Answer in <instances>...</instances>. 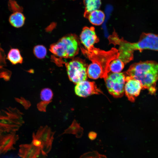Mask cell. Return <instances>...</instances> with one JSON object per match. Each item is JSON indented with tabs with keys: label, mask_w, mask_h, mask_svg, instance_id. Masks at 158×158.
<instances>
[{
	"label": "cell",
	"mask_w": 158,
	"mask_h": 158,
	"mask_svg": "<svg viewBox=\"0 0 158 158\" xmlns=\"http://www.w3.org/2000/svg\"><path fill=\"white\" fill-rule=\"evenodd\" d=\"M25 20V17L21 12H16L10 16L9 21L13 27L19 28L23 25Z\"/></svg>",
	"instance_id": "cell-17"
},
{
	"label": "cell",
	"mask_w": 158,
	"mask_h": 158,
	"mask_svg": "<svg viewBox=\"0 0 158 158\" xmlns=\"http://www.w3.org/2000/svg\"><path fill=\"white\" fill-rule=\"evenodd\" d=\"M7 59L13 65L21 64L23 62V58L19 49L12 48L7 55Z\"/></svg>",
	"instance_id": "cell-18"
},
{
	"label": "cell",
	"mask_w": 158,
	"mask_h": 158,
	"mask_svg": "<svg viewBox=\"0 0 158 158\" xmlns=\"http://www.w3.org/2000/svg\"><path fill=\"white\" fill-rule=\"evenodd\" d=\"M126 75L124 73L108 74L104 80L109 92L116 98L122 97L124 93Z\"/></svg>",
	"instance_id": "cell-6"
},
{
	"label": "cell",
	"mask_w": 158,
	"mask_h": 158,
	"mask_svg": "<svg viewBox=\"0 0 158 158\" xmlns=\"http://www.w3.org/2000/svg\"><path fill=\"white\" fill-rule=\"evenodd\" d=\"M8 6L9 9L14 12H21L22 9L14 0H9Z\"/></svg>",
	"instance_id": "cell-24"
},
{
	"label": "cell",
	"mask_w": 158,
	"mask_h": 158,
	"mask_svg": "<svg viewBox=\"0 0 158 158\" xmlns=\"http://www.w3.org/2000/svg\"><path fill=\"white\" fill-rule=\"evenodd\" d=\"M84 1L85 10L87 13L99 9L101 4V0H84Z\"/></svg>",
	"instance_id": "cell-19"
},
{
	"label": "cell",
	"mask_w": 158,
	"mask_h": 158,
	"mask_svg": "<svg viewBox=\"0 0 158 158\" xmlns=\"http://www.w3.org/2000/svg\"><path fill=\"white\" fill-rule=\"evenodd\" d=\"M125 48L130 53H133L135 50L141 51L145 49L158 51V35L151 33H143L137 42L130 43L126 41Z\"/></svg>",
	"instance_id": "cell-5"
},
{
	"label": "cell",
	"mask_w": 158,
	"mask_h": 158,
	"mask_svg": "<svg viewBox=\"0 0 158 158\" xmlns=\"http://www.w3.org/2000/svg\"><path fill=\"white\" fill-rule=\"evenodd\" d=\"M23 114L16 107L0 110V133L16 132L23 124Z\"/></svg>",
	"instance_id": "cell-3"
},
{
	"label": "cell",
	"mask_w": 158,
	"mask_h": 158,
	"mask_svg": "<svg viewBox=\"0 0 158 158\" xmlns=\"http://www.w3.org/2000/svg\"><path fill=\"white\" fill-rule=\"evenodd\" d=\"M49 102L41 101L37 104V107L38 109L41 111H45L47 105L49 103Z\"/></svg>",
	"instance_id": "cell-26"
},
{
	"label": "cell",
	"mask_w": 158,
	"mask_h": 158,
	"mask_svg": "<svg viewBox=\"0 0 158 158\" xmlns=\"http://www.w3.org/2000/svg\"><path fill=\"white\" fill-rule=\"evenodd\" d=\"M5 58L6 55L4 51L0 44V78L8 81L11 77V72L10 71L5 68L6 66Z\"/></svg>",
	"instance_id": "cell-14"
},
{
	"label": "cell",
	"mask_w": 158,
	"mask_h": 158,
	"mask_svg": "<svg viewBox=\"0 0 158 158\" xmlns=\"http://www.w3.org/2000/svg\"><path fill=\"white\" fill-rule=\"evenodd\" d=\"M83 54L92 63L97 64L102 68L103 73V78L105 80L110 71L109 65L113 60L118 58L119 53L118 50L115 48L110 50L104 51L94 47L87 51L82 49Z\"/></svg>",
	"instance_id": "cell-2"
},
{
	"label": "cell",
	"mask_w": 158,
	"mask_h": 158,
	"mask_svg": "<svg viewBox=\"0 0 158 158\" xmlns=\"http://www.w3.org/2000/svg\"><path fill=\"white\" fill-rule=\"evenodd\" d=\"M40 95L41 99L43 101L50 102L53 97V93L50 89L46 88L42 90Z\"/></svg>",
	"instance_id": "cell-21"
},
{
	"label": "cell",
	"mask_w": 158,
	"mask_h": 158,
	"mask_svg": "<svg viewBox=\"0 0 158 158\" xmlns=\"http://www.w3.org/2000/svg\"><path fill=\"white\" fill-rule=\"evenodd\" d=\"M124 73L139 81L142 89H147L150 94H155L158 80L157 63L147 61L135 63Z\"/></svg>",
	"instance_id": "cell-1"
},
{
	"label": "cell",
	"mask_w": 158,
	"mask_h": 158,
	"mask_svg": "<svg viewBox=\"0 0 158 158\" xmlns=\"http://www.w3.org/2000/svg\"><path fill=\"white\" fill-rule=\"evenodd\" d=\"M18 138L16 132L0 133V147L2 149L11 148Z\"/></svg>",
	"instance_id": "cell-13"
},
{
	"label": "cell",
	"mask_w": 158,
	"mask_h": 158,
	"mask_svg": "<svg viewBox=\"0 0 158 158\" xmlns=\"http://www.w3.org/2000/svg\"><path fill=\"white\" fill-rule=\"evenodd\" d=\"M88 13L89 20L91 23L93 25H100L102 24L105 20V13L99 9L94 11Z\"/></svg>",
	"instance_id": "cell-15"
},
{
	"label": "cell",
	"mask_w": 158,
	"mask_h": 158,
	"mask_svg": "<svg viewBox=\"0 0 158 158\" xmlns=\"http://www.w3.org/2000/svg\"><path fill=\"white\" fill-rule=\"evenodd\" d=\"M15 99L17 102L23 105L25 109L28 108L30 106V103L24 98L22 97L20 98H15Z\"/></svg>",
	"instance_id": "cell-25"
},
{
	"label": "cell",
	"mask_w": 158,
	"mask_h": 158,
	"mask_svg": "<svg viewBox=\"0 0 158 158\" xmlns=\"http://www.w3.org/2000/svg\"><path fill=\"white\" fill-rule=\"evenodd\" d=\"M74 90L75 93L77 96L84 97L102 93L101 91L97 88L95 82L86 80L77 84Z\"/></svg>",
	"instance_id": "cell-10"
},
{
	"label": "cell",
	"mask_w": 158,
	"mask_h": 158,
	"mask_svg": "<svg viewBox=\"0 0 158 158\" xmlns=\"http://www.w3.org/2000/svg\"><path fill=\"white\" fill-rule=\"evenodd\" d=\"M20 148V155L23 158H47L41 147L32 143L21 145Z\"/></svg>",
	"instance_id": "cell-12"
},
{
	"label": "cell",
	"mask_w": 158,
	"mask_h": 158,
	"mask_svg": "<svg viewBox=\"0 0 158 158\" xmlns=\"http://www.w3.org/2000/svg\"><path fill=\"white\" fill-rule=\"evenodd\" d=\"M33 52L35 56L39 59H43L47 54V50L45 47L42 45H37L35 47Z\"/></svg>",
	"instance_id": "cell-22"
},
{
	"label": "cell",
	"mask_w": 158,
	"mask_h": 158,
	"mask_svg": "<svg viewBox=\"0 0 158 158\" xmlns=\"http://www.w3.org/2000/svg\"><path fill=\"white\" fill-rule=\"evenodd\" d=\"M96 134L93 132H91L89 134V138L91 140H93L96 137Z\"/></svg>",
	"instance_id": "cell-27"
},
{
	"label": "cell",
	"mask_w": 158,
	"mask_h": 158,
	"mask_svg": "<svg viewBox=\"0 0 158 158\" xmlns=\"http://www.w3.org/2000/svg\"><path fill=\"white\" fill-rule=\"evenodd\" d=\"M124 63L120 59L118 58L112 60L110 63V71L113 73H120L123 68Z\"/></svg>",
	"instance_id": "cell-20"
},
{
	"label": "cell",
	"mask_w": 158,
	"mask_h": 158,
	"mask_svg": "<svg viewBox=\"0 0 158 158\" xmlns=\"http://www.w3.org/2000/svg\"><path fill=\"white\" fill-rule=\"evenodd\" d=\"M50 50L54 54L60 57H73L78 52V40L73 35L65 36L57 42L52 44Z\"/></svg>",
	"instance_id": "cell-4"
},
{
	"label": "cell",
	"mask_w": 158,
	"mask_h": 158,
	"mask_svg": "<svg viewBox=\"0 0 158 158\" xmlns=\"http://www.w3.org/2000/svg\"><path fill=\"white\" fill-rule=\"evenodd\" d=\"M87 75L91 79H96L99 78H103V73L101 68L97 64L92 62L87 69Z\"/></svg>",
	"instance_id": "cell-16"
},
{
	"label": "cell",
	"mask_w": 158,
	"mask_h": 158,
	"mask_svg": "<svg viewBox=\"0 0 158 158\" xmlns=\"http://www.w3.org/2000/svg\"><path fill=\"white\" fill-rule=\"evenodd\" d=\"M54 134L47 126L41 127L36 134H33V136L41 142L42 149L46 154L51 150Z\"/></svg>",
	"instance_id": "cell-8"
},
{
	"label": "cell",
	"mask_w": 158,
	"mask_h": 158,
	"mask_svg": "<svg viewBox=\"0 0 158 158\" xmlns=\"http://www.w3.org/2000/svg\"><path fill=\"white\" fill-rule=\"evenodd\" d=\"M66 66L69 78L74 83L77 84L87 79L86 66L82 61L73 60L66 63Z\"/></svg>",
	"instance_id": "cell-7"
},
{
	"label": "cell",
	"mask_w": 158,
	"mask_h": 158,
	"mask_svg": "<svg viewBox=\"0 0 158 158\" xmlns=\"http://www.w3.org/2000/svg\"><path fill=\"white\" fill-rule=\"evenodd\" d=\"M142 89V85L139 81L130 76H126L124 91L129 100L133 102Z\"/></svg>",
	"instance_id": "cell-9"
},
{
	"label": "cell",
	"mask_w": 158,
	"mask_h": 158,
	"mask_svg": "<svg viewBox=\"0 0 158 158\" xmlns=\"http://www.w3.org/2000/svg\"><path fill=\"white\" fill-rule=\"evenodd\" d=\"M79 158H107L104 155L99 154L96 151H93L85 153Z\"/></svg>",
	"instance_id": "cell-23"
},
{
	"label": "cell",
	"mask_w": 158,
	"mask_h": 158,
	"mask_svg": "<svg viewBox=\"0 0 158 158\" xmlns=\"http://www.w3.org/2000/svg\"><path fill=\"white\" fill-rule=\"evenodd\" d=\"M82 44L87 50L91 49L94 47V44L98 42L99 39L96 34L94 28L86 27L83 30L80 35Z\"/></svg>",
	"instance_id": "cell-11"
}]
</instances>
